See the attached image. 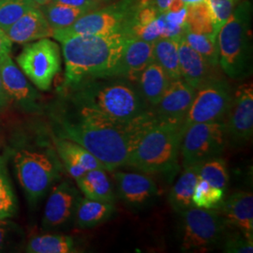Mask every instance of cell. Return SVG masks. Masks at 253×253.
<instances>
[{
  "instance_id": "1",
  "label": "cell",
  "mask_w": 253,
  "mask_h": 253,
  "mask_svg": "<svg viewBox=\"0 0 253 253\" xmlns=\"http://www.w3.org/2000/svg\"><path fill=\"white\" fill-rule=\"evenodd\" d=\"M156 122L153 112L133 122L121 124L78 108L77 118H65L59 124L62 138L84 147L102 163L106 171L113 172L126 166L140 139Z\"/></svg>"
},
{
  "instance_id": "2",
  "label": "cell",
  "mask_w": 253,
  "mask_h": 253,
  "mask_svg": "<svg viewBox=\"0 0 253 253\" xmlns=\"http://www.w3.org/2000/svg\"><path fill=\"white\" fill-rule=\"evenodd\" d=\"M126 38L125 33H114L62 41L65 84L73 88L84 82L118 76Z\"/></svg>"
},
{
  "instance_id": "3",
  "label": "cell",
  "mask_w": 253,
  "mask_h": 253,
  "mask_svg": "<svg viewBox=\"0 0 253 253\" xmlns=\"http://www.w3.org/2000/svg\"><path fill=\"white\" fill-rule=\"evenodd\" d=\"M73 89L76 107L85 109L107 121L126 124L152 113L137 84L123 77L94 79Z\"/></svg>"
},
{
  "instance_id": "4",
  "label": "cell",
  "mask_w": 253,
  "mask_h": 253,
  "mask_svg": "<svg viewBox=\"0 0 253 253\" xmlns=\"http://www.w3.org/2000/svg\"><path fill=\"white\" fill-rule=\"evenodd\" d=\"M253 10L250 0H240L217 32L218 64L233 80H243L253 73Z\"/></svg>"
},
{
  "instance_id": "5",
  "label": "cell",
  "mask_w": 253,
  "mask_h": 253,
  "mask_svg": "<svg viewBox=\"0 0 253 253\" xmlns=\"http://www.w3.org/2000/svg\"><path fill=\"white\" fill-rule=\"evenodd\" d=\"M183 126L156 122L140 139L126 166L145 173H166L177 168Z\"/></svg>"
},
{
  "instance_id": "6",
  "label": "cell",
  "mask_w": 253,
  "mask_h": 253,
  "mask_svg": "<svg viewBox=\"0 0 253 253\" xmlns=\"http://www.w3.org/2000/svg\"><path fill=\"white\" fill-rule=\"evenodd\" d=\"M141 0H116L86 12L72 26L54 30L53 38L61 42L73 36H100L125 33Z\"/></svg>"
},
{
  "instance_id": "7",
  "label": "cell",
  "mask_w": 253,
  "mask_h": 253,
  "mask_svg": "<svg viewBox=\"0 0 253 253\" xmlns=\"http://www.w3.org/2000/svg\"><path fill=\"white\" fill-rule=\"evenodd\" d=\"M181 216V250L183 252H206L225 236L228 223L217 209L191 207Z\"/></svg>"
},
{
  "instance_id": "8",
  "label": "cell",
  "mask_w": 253,
  "mask_h": 253,
  "mask_svg": "<svg viewBox=\"0 0 253 253\" xmlns=\"http://www.w3.org/2000/svg\"><path fill=\"white\" fill-rule=\"evenodd\" d=\"M16 61L36 87L49 90L55 75L61 70L60 48L49 38L42 39L25 46Z\"/></svg>"
},
{
  "instance_id": "9",
  "label": "cell",
  "mask_w": 253,
  "mask_h": 253,
  "mask_svg": "<svg viewBox=\"0 0 253 253\" xmlns=\"http://www.w3.org/2000/svg\"><path fill=\"white\" fill-rule=\"evenodd\" d=\"M225 123H197L184 130L180 156L183 168L219 157L226 145Z\"/></svg>"
},
{
  "instance_id": "10",
  "label": "cell",
  "mask_w": 253,
  "mask_h": 253,
  "mask_svg": "<svg viewBox=\"0 0 253 253\" xmlns=\"http://www.w3.org/2000/svg\"><path fill=\"white\" fill-rule=\"evenodd\" d=\"M19 183L30 205L35 206L57 174L54 161L46 153L22 149L13 158Z\"/></svg>"
},
{
  "instance_id": "11",
  "label": "cell",
  "mask_w": 253,
  "mask_h": 253,
  "mask_svg": "<svg viewBox=\"0 0 253 253\" xmlns=\"http://www.w3.org/2000/svg\"><path fill=\"white\" fill-rule=\"evenodd\" d=\"M234 93L222 77L198 88L183 124V131L197 123L224 122Z\"/></svg>"
},
{
  "instance_id": "12",
  "label": "cell",
  "mask_w": 253,
  "mask_h": 253,
  "mask_svg": "<svg viewBox=\"0 0 253 253\" xmlns=\"http://www.w3.org/2000/svg\"><path fill=\"white\" fill-rule=\"evenodd\" d=\"M195 92L182 78L172 80L161 100L151 108L156 121L183 126Z\"/></svg>"
},
{
  "instance_id": "13",
  "label": "cell",
  "mask_w": 253,
  "mask_h": 253,
  "mask_svg": "<svg viewBox=\"0 0 253 253\" xmlns=\"http://www.w3.org/2000/svg\"><path fill=\"white\" fill-rule=\"evenodd\" d=\"M226 131L239 144L252 140L253 133V87L252 83L240 84L233 96L227 115Z\"/></svg>"
},
{
  "instance_id": "14",
  "label": "cell",
  "mask_w": 253,
  "mask_h": 253,
  "mask_svg": "<svg viewBox=\"0 0 253 253\" xmlns=\"http://www.w3.org/2000/svg\"><path fill=\"white\" fill-rule=\"evenodd\" d=\"M79 193L67 181L54 186L46 202L42 217V228L53 230L63 226L73 217Z\"/></svg>"
},
{
  "instance_id": "15",
  "label": "cell",
  "mask_w": 253,
  "mask_h": 253,
  "mask_svg": "<svg viewBox=\"0 0 253 253\" xmlns=\"http://www.w3.org/2000/svg\"><path fill=\"white\" fill-rule=\"evenodd\" d=\"M119 198L131 208H145L158 195L155 181L146 174L118 172L114 175Z\"/></svg>"
},
{
  "instance_id": "16",
  "label": "cell",
  "mask_w": 253,
  "mask_h": 253,
  "mask_svg": "<svg viewBox=\"0 0 253 253\" xmlns=\"http://www.w3.org/2000/svg\"><path fill=\"white\" fill-rule=\"evenodd\" d=\"M179 67L181 78L194 89H198L210 82L222 78L220 67H215L190 47L183 38L179 40Z\"/></svg>"
},
{
  "instance_id": "17",
  "label": "cell",
  "mask_w": 253,
  "mask_h": 253,
  "mask_svg": "<svg viewBox=\"0 0 253 253\" xmlns=\"http://www.w3.org/2000/svg\"><path fill=\"white\" fill-rule=\"evenodd\" d=\"M154 43L127 37L118 66V76L136 84L139 76L154 61Z\"/></svg>"
},
{
  "instance_id": "18",
  "label": "cell",
  "mask_w": 253,
  "mask_h": 253,
  "mask_svg": "<svg viewBox=\"0 0 253 253\" xmlns=\"http://www.w3.org/2000/svg\"><path fill=\"white\" fill-rule=\"evenodd\" d=\"M220 214L229 226H235L249 240L253 241V194L238 191L220 205Z\"/></svg>"
},
{
  "instance_id": "19",
  "label": "cell",
  "mask_w": 253,
  "mask_h": 253,
  "mask_svg": "<svg viewBox=\"0 0 253 253\" xmlns=\"http://www.w3.org/2000/svg\"><path fill=\"white\" fill-rule=\"evenodd\" d=\"M5 33L12 42L26 44L42 39L53 38L54 29L41 9L34 7L9 27Z\"/></svg>"
},
{
  "instance_id": "20",
  "label": "cell",
  "mask_w": 253,
  "mask_h": 253,
  "mask_svg": "<svg viewBox=\"0 0 253 253\" xmlns=\"http://www.w3.org/2000/svg\"><path fill=\"white\" fill-rule=\"evenodd\" d=\"M0 77L9 100H15L26 107H32L35 104L38 99L36 91L10 55L0 61Z\"/></svg>"
},
{
  "instance_id": "21",
  "label": "cell",
  "mask_w": 253,
  "mask_h": 253,
  "mask_svg": "<svg viewBox=\"0 0 253 253\" xmlns=\"http://www.w3.org/2000/svg\"><path fill=\"white\" fill-rule=\"evenodd\" d=\"M57 153L69 174L74 180L93 169H104V166L84 147L72 140L58 138L54 140Z\"/></svg>"
},
{
  "instance_id": "22",
  "label": "cell",
  "mask_w": 253,
  "mask_h": 253,
  "mask_svg": "<svg viewBox=\"0 0 253 253\" xmlns=\"http://www.w3.org/2000/svg\"><path fill=\"white\" fill-rule=\"evenodd\" d=\"M116 212L113 203L79 197L73 217L76 226L89 229L108 221Z\"/></svg>"
},
{
  "instance_id": "23",
  "label": "cell",
  "mask_w": 253,
  "mask_h": 253,
  "mask_svg": "<svg viewBox=\"0 0 253 253\" xmlns=\"http://www.w3.org/2000/svg\"><path fill=\"white\" fill-rule=\"evenodd\" d=\"M170 82L163 68L153 61L141 73L136 84L143 99L152 108L161 100Z\"/></svg>"
},
{
  "instance_id": "24",
  "label": "cell",
  "mask_w": 253,
  "mask_h": 253,
  "mask_svg": "<svg viewBox=\"0 0 253 253\" xmlns=\"http://www.w3.org/2000/svg\"><path fill=\"white\" fill-rule=\"evenodd\" d=\"M199 167L200 163L185 167L171 189L168 200L172 210L179 215L193 207L192 195L199 178Z\"/></svg>"
},
{
  "instance_id": "25",
  "label": "cell",
  "mask_w": 253,
  "mask_h": 253,
  "mask_svg": "<svg viewBox=\"0 0 253 253\" xmlns=\"http://www.w3.org/2000/svg\"><path fill=\"white\" fill-rule=\"evenodd\" d=\"M75 181L84 197L100 202L115 203L116 196L114 187L106 173V170H89Z\"/></svg>"
},
{
  "instance_id": "26",
  "label": "cell",
  "mask_w": 253,
  "mask_h": 253,
  "mask_svg": "<svg viewBox=\"0 0 253 253\" xmlns=\"http://www.w3.org/2000/svg\"><path fill=\"white\" fill-rule=\"evenodd\" d=\"M178 40L161 38L154 42V62L159 64L170 80L180 79Z\"/></svg>"
},
{
  "instance_id": "27",
  "label": "cell",
  "mask_w": 253,
  "mask_h": 253,
  "mask_svg": "<svg viewBox=\"0 0 253 253\" xmlns=\"http://www.w3.org/2000/svg\"><path fill=\"white\" fill-rule=\"evenodd\" d=\"M26 252L29 253H78L73 237L68 235H44L31 238Z\"/></svg>"
},
{
  "instance_id": "28",
  "label": "cell",
  "mask_w": 253,
  "mask_h": 253,
  "mask_svg": "<svg viewBox=\"0 0 253 253\" xmlns=\"http://www.w3.org/2000/svg\"><path fill=\"white\" fill-rule=\"evenodd\" d=\"M39 8L54 31L72 26L74 22L87 12L84 9L73 8L55 1Z\"/></svg>"
},
{
  "instance_id": "29",
  "label": "cell",
  "mask_w": 253,
  "mask_h": 253,
  "mask_svg": "<svg viewBox=\"0 0 253 253\" xmlns=\"http://www.w3.org/2000/svg\"><path fill=\"white\" fill-rule=\"evenodd\" d=\"M186 29L217 39V29L213 24L206 1L187 6Z\"/></svg>"
},
{
  "instance_id": "30",
  "label": "cell",
  "mask_w": 253,
  "mask_h": 253,
  "mask_svg": "<svg viewBox=\"0 0 253 253\" xmlns=\"http://www.w3.org/2000/svg\"><path fill=\"white\" fill-rule=\"evenodd\" d=\"M199 177L225 191L229 184L226 162L220 157H216L200 163Z\"/></svg>"
},
{
  "instance_id": "31",
  "label": "cell",
  "mask_w": 253,
  "mask_h": 253,
  "mask_svg": "<svg viewBox=\"0 0 253 253\" xmlns=\"http://www.w3.org/2000/svg\"><path fill=\"white\" fill-rule=\"evenodd\" d=\"M225 191L209 184L208 181L198 178L193 195V207L204 209H217L222 204Z\"/></svg>"
},
{
  "instance_id": "32",
  "label": "cell",
  "mask_w": 253,
  "mask_h": 253,
  "mask_svg": "<svg viewBox=\"0 0 253 253\" xmlns=\"http://www.w3.org/2000/svg\"><path fill=\"white\" fill-rule=\"evenodd\" d=\"M182 38L194 51L201 54L209 63L215 67H219L217 39L203 34H197L187 29Z\"/></svg>"
},
{
  "instance_id": "33",
  "label": "cell",
  "mask_w": 253,
  "mask_h": 253,
  "mask_svg": "<svg viewBox=\"0 0 253 253\" xmlns=\"http://www.w3.org/2000/svg\"><path fill=\"white\" fill-rule=\"evenodd\" d=\"M16 214L15 195L9 181L5 159L0 156V219L10 218Z\"/></svg>"
},
{
  "instance_id": "34",
  "label": "cell",
  "mask_w": 253,
  "mask_h": 253,
  "mask_svg": "<svg viewBox=\"0 0 253 253\" xmlns=\"http://www.w3.org/2000/svg\"><path fill=\"white\" fill-rule=\"evenodd\" d=\"M34 7L32 0H0V29L5 32Z\"/></svg>"
},
{
  "instance_id": "35",
  "label": "cell",
  "mask_w": 253,
  "mask_h": 253,
  "mask_svg": "<svg viewBox=\"0 0 253 253\" xmlns=\"http://www.w3.org/2000/svg\"><path fill=\"white\" fill-rule=\"evenodd\" d=\"M208 5L210 16L217 32L235 10L236 0H205Z\"/></svg>"
},
{
  "instance_id": "36",
  "label": "cell",
  "mask_w": 253,
  "mask_h": 253,
  "mask_svg": "<svg viewBox=\"0 0 253 253\" xmlns=\"http://www.w3.org/2000/svg\"><path fill=\"white\" fill-rule=\"evenodd\" d=\"M223 252L227 253H253V241L246 238L240 232L238 235H230L223 245Z\"/></svg>"
},
{
  "instance_id": "37",
  "label": "cell",
  "mask_w": 253,
  "mask_h": 253,
  "mask_svg": "<svg viewBox=\"0 0 253 253\" xmlns=\"http://www.w3.org/2000/svg\"><path fill=\"white\" fill-rule=\"evenodd\" d=\"M18 227L9 218L0 219V252L7 249L13 242V238L17 235Z\"/></svg>"
},
{
  "instance_id": "38",
  "label": "cell",
  "mask_w": 253,
  "mask_h": 253,
  "mask_svg": "<svg viewBox=\"0 0 253 253\" xmlns=\"http://www.w3.org/2000/svg\"><path fill=\"white\" fill-rule=\"evenodd\" d=\"M54 1L72 6L73 8L84 9L87 12L100 9L101 7L108 4L107 2H103L100 0H54Z\"/></svg>"
},
{
  "instance_id": "39",
  "label": "cell",
  "mask_w": 253,
  "mask_h": 253,
  "mask_svg": "<svg viewBox=\"0 0 253 253\" xmlns=\"http://www.w3.org/2000/svg\"><path fill=\"white\" fill-rule=\"evenodd\" d=\"M11 47L12 42L9 40L7 34L0 29V61L10 54Z\"/></svg>"
},
{
  "instance_id": "40",
  "label": "cell",
  "mask_w": 253,
  "mask_h": 253,
  "mask_svg": "<svg viewBox=\"0 0 253 253\" xmlns=\"http://www.w3.org/2000/svg\"><path fill=\"white\" fill-rule=\"evenodd\" d=\"M175 0H150V4L160 12H164ZM185 1V0H184Z\"/></svg>"
},
{
  "instance_id": "41",
  "label": "cell",
  "mask_w": 253,
  "mask_h": 253,
  "mask_svg": "<svg viewBox=\"0 0 253 253\" xmlns=\"http://www.w3.org/2000/svg\"><path fill=\"white\" fill-rule=\"evenodd\" d=\"M9 98L7 95V93L5 92V89L3 87V84H2V80L0 77V109L4 108L8 105L9 103Z\"/></svg>"
},
{
  "instance_id": "42",
  "label": "cell",
  "mask_w": 253,
  "mask_h": 253,
  "mask_svg": "<svg viewBox=\"0 0 253 253\" xmlns=\"http://www.w3.org/2000/svg\"><path fill=\"white\" fill-rule=\"evenodd\" d=\"M32 1L35 3L37 7H42V6H44L46 4L51 3L54 0H32Z\"/></svg>"
},
{
  "instance_id": "43",
  "label": "cell",
  "mask_w": 253,
  "mask_h": 253,
  "mask_svg": "<svg viewBox=\"0 0 253 253\" xmlns=\"http://www.w3.org/2000/svg\"><path fill=\"white\" fill-rule=\"evenodd\" d=\"M203 1H205V0H185V2H186V4H187V5H191V4H197V3L203 2Z\"/></svg>"
},
{
  "instance_id": "44",
  "label": "cell",
  "mask_w": 253,
  "mask_h": 253,
  "mask_svg": "<svg viewBox=\"0 0 253 253\" xmlns=\"http://www.w3.org/2000/svg\"><path fill=\"white\" fill-rule=\"evenodd\" d=\"M100 1H103V2H107V3H111V2H114L116 0H100Z\"/></svg>"
},
{
  "instance_id": "45",
  "label": "cell",
  "mask_w": 253,
  "mask_h": 253,
  "mask_svg": "<svg viewBox=\"0 0 253 253\" xmlns=\"http://www.w3.org/2000/svg\"><path fill=\"white\" fill-rule=\"evenodd\" d=\"M236 1H237V2H239V1H240V0H236Z\"/></svg>"
}]
</instances>
